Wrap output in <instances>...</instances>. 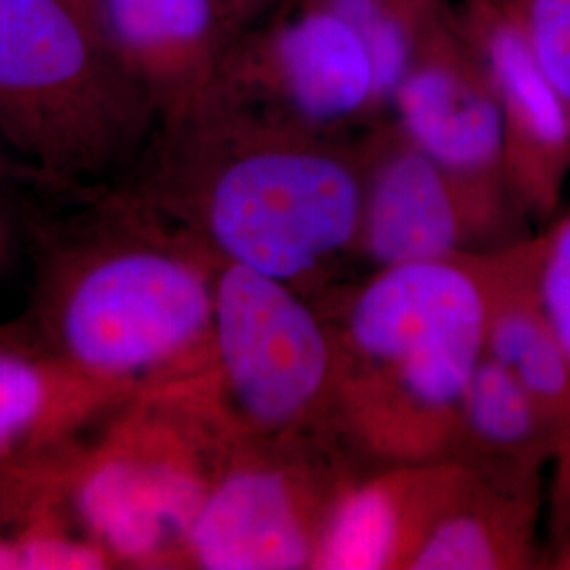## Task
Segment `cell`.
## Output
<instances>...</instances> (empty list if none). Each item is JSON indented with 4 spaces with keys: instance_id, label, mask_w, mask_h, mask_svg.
Returning a JSON list of instances; mask_svg holds the SVG:
<instances>
[{
    "instance_id": "6da1fadb",
    "label": "cell",
    "mask_w": 570,
    "mask_h": 570,
    "mask_svg": "<svg viewBox=\"0 0 570 570\" xmlns=\"http://www.w3.org/2000/svg\"><path fill=\"white\" fill-rule=\"evenodd\" d=\"M32 265L18 327L127 391L209 366L218 258L127 184L79 188L18 216Z\"/></svg>"
},
{
    "instance_id": "7a4b0ae2",
    "label": "cell",
    "mask_w": 570,
    "mask_h": 570,
    "mask_svg": "<svg viewBox=\"0 0 570 570\" xmlns=\"http://www.w3.org/2000/svg\"><path fill=\"white\" fill-rule=\"evenodd\" d=\"M121 183L220 263L289 285L360 235L364 186L355 171L284 138L225 82L159 119Z\"/></svg>"
},
{
    "instance_id": "3957f363",
    "label": "cell",
    "mask_w": 570,
    "mask_h": 570,
    "mask_svg": "<svg viewBox=\"0 0 570 570\" xmlns=\"http://www.w3.org/2000/svg\"><path fill=\"white\" fill-rule=\"evenodd\" d=\"M480 261L387 266L332 334V410L367 454L393 465L449 461L471 376L487 353Z\"/></svg>"
},
{
    "instance_id": "277c9868",
    "label": "cell",
    "mask_w": 570,
    "mask_h": 570,
    "mask_svg": "<svg viewBox=\"0 0 570 570\" xmlns=\"http://www.w3.org/2000/svg\"><path fill=\"white\" fill-rule=\"evenodd\" d=\"M159 115L75 0H0V134L72 188L121 183Z\"/></svg>"
},
{
    "instance_id": "5b68a950",
    "label": "cell",
    "mask_w": 570,
    "mask_h": 570,
    "mask_svg": "<svg viewBox=\"0 0 570 570\" xmlns=\"http://www.w3.org/2000/svg\"><path fill=\"white\" fill-rule=\"evenodd\" d=\"M239 444L197 381L131 393L68 450L85 529L115 569H186L195 518Z\"/></svg>"
},
{
    "instance_id": "8992f818",
    "label": "cell",
    "mask_w": 570,
    "mask_h": 570,
    "mask_svg": "<svg viewBox=\"0 0 570 570\" xmlns=\"http://www.w3.org/2000/svg\"><path fill=\"white\" fill-rule=\"evenodd\" d=\"M332 334L294 285L218 263L209 366L199 376L237 442L303 435L332 410Z\"/></svg>"
},
{
    "instance_id": "52a82bcc",
    "label": "cell",
    "mask_w": 570,
    "mask_h": 570,
    "mask_svg": "<svg viewBox=\"0 0 570 570\" xmlns=\"http://www.w3.org/2000/svg\"><path fill=\"white\" fill-rule=\"evenodd\" d=\"M298 444L294 435L233 450L188 534L186 569H313L345 484L322 480Z\"/></svg>"
},
{
    "instance_id": "ba28073f",
    "label": "cell",
    "mask_w": 570,
    "mask_h": 570,
    "mask_svg": "<svg viewBox=\"0 0 570 570\" xmlns=\"http://www.w3.org/2000/svg\"><path fill=\"white\" fill-rule=\"evenodd\" d=\"M91 18L159 119L223 81L228 23L216 0H94Z\"/></svg>"
},
{
    "instance_id": "9c48e42d",
    "label": "cell",
    "mask_w": 570,
    "mask_h": 570,
    "mask_svg": "<svg viewBox=\"0 0 570 570\" xmlns=\"http://www.w3.org/2000/svg\"><path fill=\"white\" fill-rule=\"evenodd\" d=\"M489 289L487 353L522 381L553 440L551 532L570 546V360L553 338L534 296V242L480 258Z\"/></svg>"
},
{
    "instance_id": "30bf717a",
    "label": "cell",
    "mask_w": 570,
    "mask_h": 570,
    "mask_svg": "<svg viewBox=\"0 0 570 570\" xmlns=\"http://www.w3.org/2000/svg\"><path fill=\"white\" fill-rule=\"evenodd\" d=\"M131 393L61 362L20 327H0V463L72 449Z\"/></svg>"
},
{
    "instance_id": "8fae6325",
    "label": "cell",
    "mask_w": 570,
    "mask_h": 570,
    "mask_svg": "<svg viewBox=\"0 0 570 570\" xmlns=\"http://www.w3.org/2000/svg\"><path fill=\"white\" fill-rule=\"evenodd\" d=\"M465 468L452 461L393 469L345 484L327 513L313 569H407V562Z\"/></svg>"
},
{
    "instance_id": "7c38bea8",
    "label": "cell",
    "mask_w": 570,
    "mask_h": 570,
    "mask_svg": "<svg viewBox=\"0 0 570 570\" xmlns=\"http://www.w3.org/2000/svg\"><path fill=\"white\" fill-rule=\"evenodd\" d=\"M482 49L505 117L508 167L527 204L548 214L570 164L569 106L543 72L518 21H489Z\"/></svg>"
},
{
    "instance_id": "4fadbf2b",
    "label": "cell",
    "mask_w": 570,
    "mask_h": 570,
    "mask_svg": "<svg viewBox=\"0 0 570 570\" xmlns=\"http://www.w3.org/2000/svg\"><path fill=\"white\" fill-rule=\"evenodd\" d=\"M465 235L456 180L407 142L391 153L364 188L357 242L379 265L456 258Z\"/></svg>"
},
{
    "instance_id": "5bb4252c",
    "label": "cell",
    "mask_w": 570,
    "mask_h": 570,
    "mask_svg": "<svg viewBox=\"0 0 570 570\" xmlns=\"http://www.w3.org/2000/svg\"><path fill=\"white\" fill-rule=\"evenodd\" d=\"M393 102L407 142L452 180L484 178L508 164L505 117L490 81L449 61L412 63Z\"/></svg>"
},
{
    "instance_id": "9a60e30c",
    "label": "cell",
    "mask_w": 570,
    "mask_h": 570,
    "mask_svg": "<svg viewBox=\"0 0 570 570\" xmlns=\"http://www.w3.org/2000/svg\"><path fill=\"white\" fill-rule=\"evenodd\" d=\"M449 461L499 489L541 499L551 431L522 381L489 353L469 383Z\"/></svg>"
},
{
    "instance_id": "2e32d148",
    "label": "cell",
    "mask_w": 570,
    "mask_h": 570,
    "mask_svg": "<svg viewBox=\"0 0 570 570\" xmlns=\"http://www.w3.org/2000/svg\"><path fill=\"white\" fill-rule=\"evenodd\" d=\"M68 450L0 463V570L115 569L75 505Z\"/></svg>"
},
{
    "instance_id": "e0dca14e",
    "label": "cell",
    "mask_w": 570,
    "mask_h": 570,
    "mask_svg": "<svg viewBox=\"0 0 570 570\" xmlns=\"http://www.w3.org/2000/svg\"><path fill=\"white\" fill-rule=\"evenodd\" d=\"M263 66L268 85L308 121H343L379 100L364 42L326 4L285 23Z\"/></svg>"
},
{
    "instance_id": "ac0fdd59",
    "label": "cell",
    "mask_w": 570,
    "mask_h": 570,
    "mask_svg": "<svg viewBox=\"0 0 570 570\" xmlns=\"http://www.w3.org/2000/svg\"><path fill=\"white\" fill-rule=\"evenodd\" d=\"M541 499L499 489L465 469L412 553L410 570L524 569Z\"/></svg>"
},
{
    "instance_id": "d6986e66",
    "label": "cell",
    "mask_w": 570,
    "mask_h": 570,
    "mask_svg": "<svg viewBox=\"0 0 570 570\" xmlns=\"http://www.w3.org/2000/svg\"><path fill=\"white\" fill-rule=\"evenodd\" d=\"M327 9L338 13L357 32L372 60L376 91L393 98L400 82L412 68V35L391 0H326Z\"/></svg>"
},
{
    "instance_id": "ffe728a7",
    "label": "cell",
    "mask_w": 570,
    "mask_h": 570,
    "mask_svg": "<svg viewBox=\"0 0 570 570\" xmlns=\"http://www.w3.org/2000/svg\"><path fill=\"white\" fill-rule=\"evenodd\" d=\"M534 296L553 338L570 360V214L534 239Z\"/></svg>"
},
{
    "instance_id": "44dd1931",
    "label": "cell",
    "mask_w": 570,
    "mask_h": 570,
    "mask_svg": "<svg viewBox=\"0 0 570 570\" xmlns=\"http://www.w3.org/2000/svg\"><path fill=\"white\" fill-rule=\"evenodd\" d=\"M515 21L570 110V0H524Z\"/></svg>"
},
{
    "instance_id": "7402d4cb",
    "label": "cell",
    "mask_w": 570,
    "mask_h": 570,
    "mask_svg": "<svg viewBox=\"0 0 570 570\" xmlns=\"http://www.w3.org/2000/svg\"><path fill=\"white\" fill-rule=\"evenodd\" d=\"M79 188L58 183L21 159L0 134V205L18 212L20 216L30 207L47 204Z\"/></svg>"
},
{
    "instance_id": "603a6c76",
    "label": "cell",
    "mask_w": 570,
    "mask_h": 570,
    "mask_svg": "<svg viewBox=\"0 0 570 570\" xmlns=\"http://www.w3.org/2000/svg\"><path fill=\"white\" fill-rule=\"evenodd\" d=\"M20 239L18 212L0 205V268L7 263L16 242Z\"/></svg>"
},
{
    "instance_id": "cb8c5ba5",
    "label": "cell",
    "mask_w": 570,
    "mask_h": 570,
    "mask_svg": "<svg viewBox=\"0 0 570 570\" xmlns=\"http://www.w3.org/2000/svg\"><path fill=\"white\" fill-rule=\"evenodd\" d=\"M216 2L230 28L237 21L245 20L249 13H254L258 7H263L266 0H216Z\"/></svg>"
},
{
    "instance_id": "d4e9b609",
    "label": "cell",
    "mask_w": 570,
    "mask_h": 570,
    "mask_svg": "<svg viewBox=\"0 0 570 570\" xmlns=\"http://www.w3.org/2000/svg\"><path fill=\"white\" fill-rule=\"evenodd\" d=\"M75 2H79L85 11H89L91 13V7H94V0H75Z\"/></svg>"
}]
</instances>
